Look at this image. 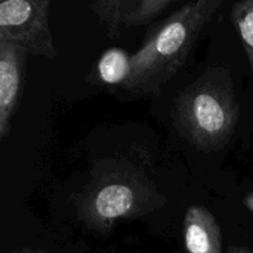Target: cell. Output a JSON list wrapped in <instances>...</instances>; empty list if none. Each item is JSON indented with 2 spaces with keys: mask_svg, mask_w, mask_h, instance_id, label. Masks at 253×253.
Here are the masks:
<instances>
[{
  "mask_svg": "<svg viewBox=\"0 0 253 253\" xmlns=\"http://www.w3.org/2000/svg\"><path fill=\"white\" fill-rule=\"evenodd\" d=\"M231 19L241 37L253 72V0L235 2L231 7Z\"/></svg>",
  "mask_w": 253,
  "mask_h": 253,
  "instance_id": "cell-9",
  "label": "cell"
},
{
  "mask_svg": "<svg viewBox=\"0 0 253 253\" xmlns=\"http://www.w3.org/2000/svg\"><path fill=\"white\" fill-rule=\"evenodd\" d=\"M244 203L245 205H246V208L249 210H251V211L253 212V193H251V194L246 195L244 199Z\"/></svg>",
  "mask_w": 253,
  "mask_h": 253,
  "instance_id": "cell-11",
  "label": "cell"
},
{
  "mask_svg": "<svg viewBox=\"0 0 253 253\" xmlns=\"http://www.w3.org/2000/svg\"><path fill=\"white\" fill-rule=\"evenodd\" d=\"M183 237L188 253H221L222 234L214 215L203 205L188 208L183 222Z\"/></svg>",
  "mask_w": 253,
  "mask_h": 253,
  "instance_id": "cell-7",
  "label": "cell"
},
{
  "mask_svg": "<svg viewBox=\"0 0 253 253\" xmlns=\"http://www.w3.org/2000/svg\"><path fill=\"white\" fill-rule=\"evenodd\" d=\"M221 4V0H195L172 12L131 54V76L121 88L137 95H160Z\"/></svg>",
  "mask_w": 253,
  "mask_h": 253,
  "instance_id": "cell-1",
  "label": "cell"
},
{
  "mask_svg": "<svg viewBox=\"0 0 253 253\" xmlns=\"http://www.w3.org/2000/svg\"><path fill=\"white\" fill-rule=\"evenodd\" d=\"M51 0H5L0 4V39L29 54L57 58L49 27Z\"/></svg>",
  "mask_w": 253,
  "mask_h": 253,
  "instance_id": "cell-4",
  "label": "cell"
},
{
  "mask_svg": "<svg viewBox=\"0 0 253 253\" xmlns=\"http://www.w3.org/2000/svg\"><path fill=\"white\" fill-rule=\"evenodd\" d=\"M229 253H252V252H250L249 250H246V249H242V247L231 246L229 250Z\"/></svg>",
  "mask_w": 253,
  "mask_h": 253,
  "instance_id": "cell-12",
  "label": "cell"
},
{
  "mask_svg": "<svg viewBox=\"0 0 253 253\" xmlns=\"http://www.w3.org/2000/svg\"><path fill=\"white\" fill-rule=\"evenodd\" d=\"M130 76L131 54L123 48L111 47L106 49L98 59V63L88 81L90 83L123 86Z\"/></svg>",
  "mask_w": 253,
  "mask_h": 253,
  "instance_id": "cell-8",
  "label": "cell"
},
{
  "mask_svg": "<svg viewBox=\"0 0 253 253\" xmlns=\"http://www.w3.org/2000/svg\"><path fill=\"white\" fill-rule=\"evenodd\" d=\"M10 253H46V252H44L43 250H40V249H30V247H24V249L15 250V251H12Z\"/></svg>",
  "mask_w": 253,
  "mask_h": 253,
  "instance_id": "cell-10",
  "label": "cell"
},
{
  "mask_svg": "<svg viewBox=\"0 0 253 253\" xmlns=\"http://www.w3.org/2000/svg\"><path fill=\"white\" fill-rule=\"evenodd\" d=\"M240 118L231 74L210 67L185 86L174 100V126L202 152L220 151L229 143Z\"/></svg>",
  "mask_w": 253,
  "mask_h": 253,
  "instance_id": "cell-2",
  "label": "cell"
},
{
  "mask_svg": "<svg viewBox=\"0 0 253 253\" xmlns=\"http://www.w3.org/2000/svg\"><path fill=\"white\" fill-rule=\"evenodd\" d=\"M174 0H98L89 4L91 11L109 30L111 39L124 29L143 26L174 4Z\"/></svg>",
  "mask_w": 253,
  "mask_h": 253,
  "instance_id": "cell-6",
  "label": "cell"
},
{
  "mask_svg": "<svg viewBox=\"0 0 253 253\" xmlns=\"http://www.w3.org/2000/svg\"><path fill=\"white\" fill-rule=\"evenodd\" d=\"M29 53L21 47L0 39V140L11 131V120L24 91Z\"/></svg>",
  "mask_w": 253,
  "mask_h": 253,
  "instance_id": "cell-5",
  "label": "cell"
},
{
  "mask_svg": "<svg viewBox=\"0 0 253 253\" xmlns=\"http://www.w3.org/2000/svg\"><path fill=\"white\" fill-rule=\"evenodd\" d=\"M166 203L165 195L130 165L116 162L99 173L79 195L78 217L89 230L109 232L118 220L150 214Z\"/></svg>",
  "mask_w": 253,
  "mask_h": 253,
  "instance_id": "cell-3",
  "label": "cell"
}]
</instances>
